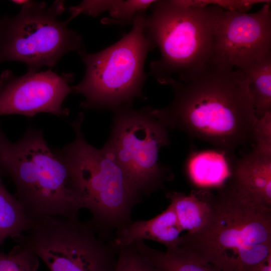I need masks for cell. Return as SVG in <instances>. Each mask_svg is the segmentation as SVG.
<instances>
[{
    "label": "cell",
    "mask_w": 271,
    "mask_h": 271,
    "mask_svg": "<svg viewBox=\"0 0 271 271\" xmlns=\"http://www.w3.org/2000/svg\"><path fill=\"white\" fill-rule=\"evenodd\" d=\"M218 8L192 6L184 1L153 2L145 17V31L160 50V58L150 65L151 73L158 82L170 85L187 82L211 63Z\"/></svg>",
    "instance_id": "cell-4"
},
{
    "label": "cell",
    "mask_w": 271,
    "mask_h": 271,
    "mask_svg": "<svg viewBox=\"0 0 271 271\" xmlns=\"http://www.w3.org/2000/svg\"><path fill=\"white\" fill-rule=\"evenodd\" d=\"M183 231L171 204L161 213L149 220L132 221L114 232L118 247L138 241L150 240L164 245L166 249L179 245Z\"/></svg>",
    "instance_id": "cell-13"
},
{
    "label": "cell",
    "mask_w": 271,
    "mask_h": 271,
    "mask_svg": "<svg viewBox=\"0 0 271 271\" xmlns=\"http://www.w3.org/2000/svg\"><path fill=\"white\" fill-rule=\"evenodd\" d=\"M249 271H271V255Z\"/></svg>",
    "instance_id": "cell-23"
},
{
    "label": "cell",
    "mask_w": 271,
    "mask_h": 271,
    "mask_svg": "<svg viewBox=\"0 0 271 271\" xmlns=\"http://www.w3.org/2000/svg\"><path fill=\"white\" fill-rule=\"evenodd\" d=\"M178 246L222 271H249L271 255V207L238 191L231 182L219 188L211 214Z\"/></svg>",
    "instance_id": "cell-2"
},
{
    "label": "cell",
    "mask_w": 271,
    "mask_h": 271,
    "mask_svg": "<svg viewBox=\"0 0 271 271\" xmlns=\"http://www.w3.org/2000/svg\"><path fill=\"white\" fill-rule=\"evenodd\" d=\"M18 245L41 259L50 271H113L119 247L88 221L50 216L35 220L16 238Z\"/></svg>",
    "instance_id": "cell-8"
},
{
    "label": "cell",
    "mask_w": 271,
    "mask_h": 271,
    "mask_svg": "<svg viewBox=\"0 0 271 271\" xmlns=\"http://www.w3.org/2000/svg\"><path fill=\"white\" fill-rule=\"evenodd\" d=\"M65 9L62 1L48 6L26 1L19 13L0 20V64L9 61L26 64L28 70L52 69L70 51L84 50L80 35L58 20Z\"/></svg>",
    "instance_id": "cell-7"
},
{
    "label": "cell",
    "mask_w": 271,
    "mask_h": 271,
    "mask_svg": "<svg viewBox=\"0 0 271 271\" xmlns=\"http://www.w3.org/2000/svg\"><path fill=\"white\" fill-rule=\"evenodd\" d=\"M0 174L12 180L16 198L33 220L76 218L83 209L66 166L49 148L41 129L29 127L12 142L0 124Z\"/></svg>",
    "instance_id": "cell-3"
},
{
    "label": "cell",
    "mask_w": 271,
    "mask_h": 271,
    "mask_svg": "<svg viewBox=\"0 0 271 271\" xmlns=\"http://www.w3.org/2000/svg\"><path fill=\"white\" fill-rule=\"evenodd\" d=\"M215 50L211 63L238 69L271 53L269 2L247 14L218 7L214 27Z\"/></svg>",
    "instance_id": "cell-10"
},
{
    "label": "cell",
    "mask_w": 271,
    "mask_h": 271,
    "mask_svg": "<svg viewBox=\"0 0 271 271\" xmlns=\"http://www.w3.org/2000/svg\"><path fill=\"white\" fill-rule=\"evenodd\" d=\"M232 176L238 191L271 207V150L254 146L237 162Z\"/></svg>",
    "instance_id": "cell-12"
},
{
    "label": "cell",
    "mask_w": 271,
    "mask_h": 271,
    "mask_svg": "<svg viewBox=\"0 0 271 271\" xmlns=\"http://www.w3.org/2000/svg\"><path fill=\"white\" fill-rule=\"evenodd\" d=\"M155 1H111L108 11L110 17L103 20L106 24H132L141 14L146 13Z\"/></svg>",
    "instance_id": "cell-20"
},
{
    "label": "cell",
    "mask_w": 271,
    "mask_h": 271,
    "mask_svg": "<svg viewBox=\"0 0 271 271\" xmlns=\"http://www.w3.org/2000/svg\"><path fill=\"white\" fill-rule=\"evenodd\" d=\"M83 119L80 112L71 123L73 141L54 151L66 166L83 209L91 214L88 222L98 232L113 235L132 221V210L142 198L111 154L85 140L81 129Z\"/></svg>",
    "instance_id": "cell-5"
},
{
    "label": "cell",
    "mask_w": 271,
    "mask_h": 271,
    "mask_svg": "<svg viewBox=\"0 0 271 271\" xmlns=\"http://www.w3.org/2000/svg\"><path fill=\"white\" fill-rule=\"evenodd\" d=\"M112 111L111 134L104 147L141 198L160 189L171 177L159 159L161 148L170 143L169 127L151 107L125 106Z\"/></svg>",
    "instance_id": "cell-9"
},
{
    "label": "cell",
    "mask_w": 271,
    "mask_h": 271,
    "mask_svg": "<svg viewBox=\"0 0 271 271\" xmlns=\"http://www.w3.org/2000/svg\"><path fill=\"white\" fill-rule=\"evenodd\" d=\"M173 206L183 231L194 233L200 230L209 218L215 194L207 189L184 192L169 191L166 194Z\"/></svg>",
    "instance_id": "cell-14"
},
{
    "label": "cell",
    "mask_w": 271,
    "mask_h": 271,
    "mask_svg": "<svg viewBox=\"0 0 271 271\" xmlns=\"http://www.w3.org/2000/svg\"><path fill=\"white\" fill-rule=\"evenodd\" d=\"M146 15L138 16L130 32L111 46L96 53L84 49L79 53L86 72L82 80L72 86V92L84 97L81 107L112 111L131 106L136 98L145 99V62L155 48L145 33Z\"/></svg>",
    "instance_id": "cell-6"
},
{
    "label": "cell",
    "mask_w": 271,
    "mask_h": 271,
    "mask_svg": "<svg viewBox=\"0 0 271 271\" xmlns=\"http://www.w3.org/2000/svg\"><path fill=\"white\" fill-rule=\"evenodd\" d=\"M144 241L118 247L113 271H162L153 261L144 247Z\"/></svg>",
    "instance_id": "cell-19"
},
{
    "label": "cell",
    "mask_w": 271,
    "mask_h": 271,
    "mask_svg": "<svg viewBox=\"0 0 271 271\" xmlns=\"http://www.w3.org/2000/svg\"><path fill=\"white\" fill-rule=\"evenodd\" d=\"M74 75L28 70L16 76L10 70L0 76V115L19 114L33 117L41 112L59 117L67 116L69 110L63 106L72 92Z\"/></svg>",
    "instance_id": "cell-11"
},
{
    "label": "cell",
    "mask_w": 271,
    "mask_h": 271,
    "mask_svg": "<svg viewBox=\"0 0 271 271\" xmlns=\"http://www.w3.org/2000/svg\"><path fill=\"white\" fill-rule=\"evenodd\" d=\"M170 86L173 101L155 108L170 129H181L228 153L253 141L257 118L246 81L235 69L210 63L194 78Z\"/></svg>",
    "instance_id": "cell-1"
},
{
    "label": "cell",
    "mask_w": 271,
    "mask_h": 271,
    "mask_svg": "<svg viewBox=\"0 0 271 271\" xmlns=\"http://www.w3.org/2000/svg\"><path fill=\"white\" fill-rule=\"evenodd\" d=\"M225 151H207L193 154L187 164V171L196 185L221 187L232 174Z\"/></svg>",
    "instance_id": "cell-15"
},
{
    "label": "cell",
    "mask_w": 271,
    "mask_h": 271,
    "mask_svg": "<svg viewBox=\"0 0 271 271\" xmlns=\"http://www.w3.org/2000/svg\"><path fill=\"white\" fill-rule=\"evenodd\" d=\"M144 247L162 271H222L198 254L180 246L166 251L151 247L145 242Z\"/></svg>",
    "instance_id": "cell-17"
},
{
    "label": "cell",
    "mask_w": 271,
    "mask_h": 271,
    "mask_svg": "<svg viewBox=\"0 0 271 271\" xmlns=\"http://www.w3.org/2000/svg\"><path fill=\"white\" fill-rule=\"evenodd\" d=\"M235 69L246 81L256 118L271 112V53Z\"/></svg>",
    "instance_id": "cell-16"
},
{
    "label": "cell",
    "mask_w": 271,
    "mask_h": 271,
    "mask_svg": "<svg viewBox=\"0 0 271 271\" xmlns=\"http://www.w3.org/2000/svg\"><path fill=\"white\" fill-rule=\"evenodd\" d=\"M34 221L6 189L0 174V247L8 238L15 239L27 232Z\"/></svg>",
    "instance_id": "cell-18"
},
{
    "label": "cell",
    "mask_w": 271,
    "mask_h": 271,
    "mask_svg": "<svg viewBox=\"0 0 271 271\" xmlns=\"http://www.w3.org/2000/svg\"><path fill=\"white\" fill-rule=\"evenodd\" d=\"M38 257L17 245L9 254L0 251V271H37Z\"/></svg>",
    "instance_id": "cell-21"
},
{
    "label": "cell",
    "mask_w": 271,
    "mask_h": 271,
    "mask_svg": "<svg viewBox=\"0 0 271 271\" xmlns=\"http://www.w3.org/2000/svg\"><path fill=\"white\" fill-rule=\"evenodd\" d=\"M260 1H195L196 6L205 7L208 5L218 6L225 10L242 13L247 12L254 4L261 3Z\"/></svg>",
    "instance_id": "cell-22"
}]
</instances>
